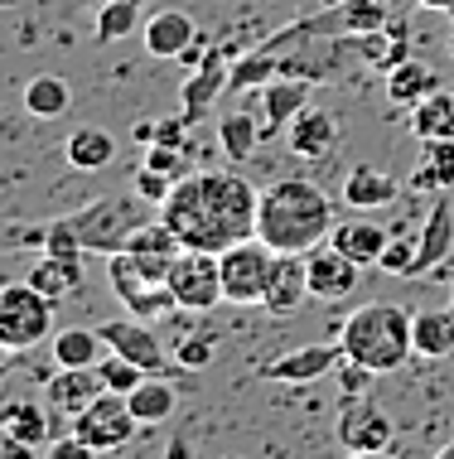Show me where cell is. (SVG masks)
<instances>
[{
  "label": "cell",
  "instance_id": "1",
  "mask_svg": "<svg viewBox=\"0 0 454 459\" xmlns=\"http://www.w3.org/2000/svg\"><path fill=\"white\" fill-rule=\"evenodd\" d=\"M256 204H261V194L237 169H193L175 184L159 218L184 242V252L223 256L227 247L256 238Z\"/></svg>",
  "mask_w": 454,
  "mask_h": 459
},
{
  "label": "cell",
  "instance_id": "2",
  "mask_svg": "<svg viewBox=\"0 0 454 459\" xmlns=\"http://www.w3.org/2000/svg\"><path fill=\"white\" fill-rule=\"evenodd\" d=\"M334 232V198L310 179H276L256 204V238L280 256H304Z\"/></svg>",
  "mask_w": 454,
  "mask_h": 459
},
{
  "label": "cell",
  "instance_id": "3",
  "mask_svg": "<svg viewBox=\"0 0 454 459\" xmlns=\"http://www.w3.org/2000/svg\"><path fill=\"white\" fill-rule=\"evenodd\" d=\"M411 319H415V315H407L401 305H387V300L358 305V309H353V315L338 325L343 358H348V363L373 368L377 377H382V372L407 368V358H415Z\"/></svg>",
  "mask_w": 454,
  "mask_h": 459
},
{
  "label": "cell",
  "instance_id": "4",
  "mask_svg": "<svg viewBox=\"0 0 454 459\" xmlns=\"http://www.w3.org/2000/svg\"><path fill=\"white\" fill-rule=\"evenodd\" d=\"M155 218H159V208L145 204V198L131 189V194H102V198H92L88 208H78V213H73V228H78V238H82L88 252L116 256V252H126L131 232H141L145 222H155Z\"/></svg>",
  "mask_w": 454,
  "mask_h": 459
},
{
  "label": "cell",
  "instance_id": "5",
  "mask_svg": "<svg viewBox=\"0 0 454 459\" xmlns=\"http://www.w3.org/2000/svg\"><path fill=\"white\" fill-rule=\"evenodd\" d=\"M54 329V300L34 290L30 281H5L0 285V343L10 353L39 349Z\"/></svg>",
  "mask_w": 454,
  "mask_h": 459
},
{
  "label": "cell",
  "instance_id": "6",
  "mask_svg": "<svg viewBox=\"0 0 454 459\" xmlns=\"http://www.w3.org/2000/svg\"><path fill=\"white\" fill-rule=\"evenodd\" d=\"M271 266L276 252L261 238L237 242L218 256V271H223V305H261L266 285H271Z\"/></svg>",
  "mask_w": 454,
  "mask_h": 459
},
{
  "label": "cell",
  "instance_id": "7",
  "mask_svg": "<svg viewBox=\"0 0 454 459\" xmlns=\"http://www.w3.org/2000/svg\"><path fill=\"white\" fill-rule=\"evenodd\" d=\"M107 285H112V295L126 305V315L150 319V325L179 309V305H175V290H169V281H150L126 252L107 256Z\"/></svg>",
  "mask_w": 454,
  "mask_h": 459
},
{
  "label": "cell",
  "instance_id": "8",
  "mask_svg": "<svg viewBox=\"0 0 454 459\" xmlns=\"http://www.w3.org/2000/svg\"><path fill=\"white\" fill-rule=\"evenodd\" d=\"M136 430H141V420H136V411H131V402L121 392H102L82 416H73V436H78L82 445H92L97 455L126 450V445L136 440Z\"/></svg>",
  "mask_w": 454,
  "mask_h": 459
},
{
  "label": "cell",
  "instance_id": "9",
  "mask_svg": "<svg viewBox=\"0 0 454 459\" xmlns=\"http://www.w3.org/2000/svg\"><path fill=\"white\" fill-rule=\"evenodd\" d=\"M102 329V343H107V353H121V358H131L136 368L145 372H155V377H169V372H179L175 363V353H165V343H159V333L150 319H136V315H126V319H107V325H97Z\"/></svg>",
  "mask_w": 454,
  "mask_h": 459
},
{
  "label": "cell",
  "instance_id": "10",
  "mask_svg": "<svg viewBox=\"0 0 454 459\" xmlns=\"http://www.w3.org/2000/svg\"><path fill=\"white\" fill-rule=\"evenodd\" d=\"M169 290L184 315H208L213 305H223V271H218L213 252H184L175 271H169Z\"/></svg>",
  "mask_w": 454,
  "mask_h": 459
},
{
  "label": "cell",
  "instance_id": "11",
  "mask_svg": "<svg viewBox=\"0 0 454 459\" xmlns=\"http://www.w3.org/2000/svg\"><path fill=\"white\" fill-rule=\"evenodd\" d=\"M338 445L348 450H391V416L367 396H343V411H338Z\"/></svg>",
  "mask_w": 454,
  "mask_h": 459
},
{
  "label": "cell",
  "instance_id": "12",
  "mask_svg": "<svg viewBox=\"0 0 454 459\" xmlns=\"http://www.w3.org/2000/svg\"><path fill=\"white\" fill-rule=\"evenodd\" d=\"M304 271H310V295L324 305L334 300H348L353 290H358V262L353 256H343L334 242H319L314 252H304Z\"/></svg>",
  "mask_w": 454,
  "mask_h": 459
},
{
  "label": "cell",
  "instance_id": "13",
  "mask_svg": "<svg viewBox=\"0 0 454 459\" xmlns=\"http://www.w3.org/2000/svg\"><path fill=\"white\" fill-rule=\"evenodd\" d=\"M343 363V343H304V349H290V353H280L271 358V363L261 368V377H271V382H290V387H304V382H319V377H329V372H338Z\"/></svg>",
  "mask_w": 454,
  "mask_h": 459
},
{
  "label": "cell",
  "instance_id": "14",
  "mask_svg": "<svg viewBox=\"0 0 454 459\" xmlns=\"http://www.w3.org/2000/svg\"><path fill=\"white\" fill-rule=\"evenodd\" d=\"M126 256H131V262H136L150 281H169V271H175V262L184 256V242L169 232L165 218H155V222H145L141 232H131Z\"/></svg>",
  "mask_w": 454,
  "mask_h": 459
},
{
  "label": "cell",
  "instance_id": "15",
  "mask_svg": "<svg viewBox=\"0 0 454 459\" xmlns=\"http://www.w3.org/2000/svg\"><path fill=\"white\" fill-rule=\"evenodd\" d=\"M286 145H290V155H300V160H329V155L338 151V121H334V111L304 107L300 117L286 126Z\"/></svg>",
  "mask_w": 454,
  "mask_h": 459
},
{
  "label": "cell",
  "instance_id": "16",
  "mask_svg": "<svg viewBox=\"0 0 454 459\" xmlns=\"http://www.w3.org/2000/svg\"><path fill=\"white\" fill-rule=\"evenodd\" d=\"M44 396H48V411L73 420L102 396V377H97V368H58L54 377L44 382Z\"/></svg>",
  "mask_w": 454,
  "mask_h": 459
},
{
  "label": "cell",
  "instance_id": "17",
  "mask_svg": "<svg viewBox=\"0 0 454 459\" xmlns=\"http://www.w3.org/2000/svg\"><path fill=\"white\" fill-rule=\"evenodd\" d=\"M304 300H314V295H310V271H304V256H280V252H276L271 285H266L261 309L280 319V315H296Z\"/></svg>",
  "mask_w": 454,
  "mask_h": 459
},
{
  "label": "cell",
  "instance_id": "18",
  "mask_svg": "<svg viewBox=\"0 0 454 459\" xmlns=\"http://www.w3.org/2000/svg\"><path fill=\"white\" fill-rule=\"evenodd\" d=\"M227 58H232V54H208L203 64L189 73V82H184V88H179V117L189 121V126H193V121L203 117L208 107H213V97L227 88V78H232Z\"/></svg>",
  "mask_w": 454,
  "mask_h": 459
},
{
  "label": "cell",
  "instance_id": "19",
  "mask_svg": "<svg viewBox=\"0 0 454 459\" xmlns=\"http://www.w3.org/2000/svg\"><path fill=\"white\" fill-rule=\"evenodd\" d=\"M401 194L397 175H387V169H373V165H358L343 175V204L353 208V213H377V208H391Z\"/></svg>",
  "mask_w": 454,
  "mask_h": 459
},
{
  "label": "cell",
  "instance_id": "20",
  "mask_svg": "<svg viewBox=\"0 0 454 459\" xmlns=\"http://www.w3.org/2000/svg\"><path fill=\"white\" fill-rule=\"evenodd\" d=\"M304 107H310V82H304V78L266 82V88H261V135H266V141L280 135V126H290Z\"/></svg>",
  "mask_w": 454,
  "mask_h": 459
},
{
  "label": "cell",
  "instance_id": "21",
  "mask_svg": "<svg viewBox=\"0 0 454 459\" xmlns=\"http://www.w3.org/2000/svg\"><path fill=\"white\" fill-rule=\"evenodd\" d=\"M193 39H199V24L189 10H155L145 20V54L150 58H179Z\"/></svg>",
  "mask_w": 454,
  "mask_h": 459
},
{
  "label": "cell",
  "instance_id": "22",
  "mask_svg": "<svg viewBox=\"0 0 454 459\" xmlns=\"http://www.w3.org/2000/svg\"><path fill=\"white\" fill-rule=\"evenodd\" d=\"M329 242H334L343 256H353L358 266H377L382 252L391 247V232L382 228V222H373V218H348V222H334Z\"/></svg>",
  "mask_w": 454,
  "mask_h": 459
},
{
  "label": "cell",
  "instance_id": "23",
  "mask_svg": "<svg viewBox=\"0 0 454 459\" xmlns=\"http://www.w3.org/2000/svg\"><path fill=\"white\" fill-rule=\"evenodd\" d=\"M450 247H454V208H450V198L440 194L435 208L421 222V252H415V262H411L407 276H425V271H435L450 256Z\"/></svg>",
  "mask_w": 454,
  "mask_h": 459
},
{
  "label": "cell",
  "instance_id": "24",
  "mask_svg": "<svg viewBox=\"0 0 454 459\" xmlns=\"http://www.w3.org/2000/svg\"><path fill=\"white\" fill-rule=\"evenodd\" d=\"M34 285V290H44L54 305L73 300V295L82 290V281H88V271H82V262H68V256H39V262L30 266V276H24Z\"/></svg>",
  "mask_w": 454,
  "mask_h": 459
},
{
  "label": "cell",
  "instance_id": "25",
  "mask_svg": "<svg viewBox=\"0 0 454 459\" xmlns=\"http://www.w3.org/2000/svg\"><path fill=\"white\" fill-rule=\"evenodd\" d=\"M64 155H68L73 169H82V175H97V169H107V165L116 160V135L102 131V126H78V131L68 135Z\"/></svg>",
  "mask_w": 454,
  "mask_h": 459
},
{
  "label": "cell",
  "instance_id": "26",
  "mask_svg": "<svg viewBox=\"0 0 454 459\" xmlns=\"http://www.w3.org/2000/svg\"><path fill=\"white\" fill-rule=\"evenodd\" d=\"M411 135L415 141H454V92L435 88L431 97L411 107Z\"/></svg>",
  "mask_w": 454,
  "mask_h": 459
},
{
  "label": "cell",
  "instance_id": "27",
  "mask_svg": "<svg viewBox=\"0 0 454 459\" xmlns=\"http://www.w3.org/2000/svg\"><path fill=\"white\" fill-rule=\"evenodd\" d=\"M107 358V343H102V329H58L54 333V363L58 368H97Z\"/></svg>",
  "mask_w": 454,
  "mask_h": 459
},
{
  "label": "cell",
  "instance_id": "28",
  "mask_svg": "<svg viewBox=\"0 0 454 459\" xmlns=\"http://www.w3.org/2000/svg\"><path fill=\"white\" fill-rule=\"evenodd\" d=\"M126 402H131V411H136L141 426H165V420L175 416V406H179V392L169 387V377H155V372H150V377H145Z\"/></svg>",
  "mask_w": 454,
  "mask_h": 459
},
{
  "label": "cell",
  "instance_id": "29",
  "mask_svg": "<svg viewBox=\"0 0 454 459\" xmlns=\"http://www.w3.org/2000/svg\"><path fill=\"white\" fill-rule=\"evenodd\" d=\"M411 339L421 358H450L454 353V315L450 309H421L411 319Z\"/></svg>",
  "mask_w": 454,
  "mask_h": 459
},
{
  "label": "cell",
  "instance_id": "30",
  "mask_svg": "<svg viewBox=\"0 0 454 459\" xmlns=\"http://www.w3.org/2000/svg\"><path fill=\"white\" fill-rule=\"evenodd\" d=\"M0 436L20 445H48V416L34 402H5L0 406Z\"/></svg>",
  "mask_w": 454,
  "mask_h": 459
},
{
  "label": "cell",
  "instance_id": "31",
  "mask_svg": "<svg viewBox=\"0 0 454 459\" xmlns=\"http://www.w3.org/2000/svg\"><path fill=\"white\" fill-rule=\"evenodd\" d=\"M435 88H440V78L425 64H415V58L397 64V68H391V78H387V97H391V102H401V107H415L421 97H431Z\"/></svg>",
  "mask_w": 454,
  "mask_h": 459
},
{
  "label": "cell",
  "instance_id": "32",
  "mask_svg": "<svg viewBox=\"0 0 454 459\" xmlns=\"http://www.w3.org/2000/svg\"><path fill=\"white\" fill-rule=\"evenodd\" d=\"M73 107V88L64 78H54V73H44V78H34L30 88H24V111L39 121H54L64 117V111Z\"/></svg>",
  "mask_w": 454,
  "mask_h": 459
},
{
  "label": "cell",
  "instance_id": "33",
  "mask_svg": "<svg viewBox=\"0 0 454 459\" xmlns=\"http://www.w3.org/2000/svg\"><path fill=\"white\" fill-rule=\"evenodd\" d=\"M218 141H223L227 160H237V165H242V160H247L266 135H261V121H256V117H247V111H227V117L218 121Z\"/></svg>",
  "mask_w": 454,
  "mask_h": 459
},
{
  "label": "cell",
  "instance_id": "34",
  "mask_svg": "<svg viewBox=\"0 0 454 459\" xmlns=\"http://www.w3.org/2000/svg\"><path fill=\"white\" fill-rule=\"evenodd\" d=\"M415 189H454V141H425Z\"/></svg>",
  "mask_w": 454,
  "mask_h": 459
},
{
  "label": "cell",
  "instance_id": "35",
  "mask_svg": "<svg viewBox=\"0 0 454 459\" xmlns=\"http://www.w3.org/2000/svg\"><path fill=\"white\" fill-rule=\"evenodd\" d=\"M276 73H280V58H276V48L266 44V48H256V54L232 64L227 88H266V82H276Z\"/></svg>",
  "mask_w": 454,
  "mask_h": 459
},
{
  "label": "cell",
  "instance_id": "36",
  "mask_svg": "<svg viewBox=\"0 0 454 459\" xmlns=\"http://www.w3.org/2000/svg\"><path fill=\"white\" fill-rule=\"evenodd\" d=\"M141 20V0H107L102 5V20H97V44H116L136 30Z\"/></svg>",
  "mask_w": 454,
  "mask_h": 459
},
{
  "label": "cell",
  "instance_id": "37",
  "mask_svg": "<svg viewBox=\"0 0 454 459\" xmlns=\"http://www.w3.org/2000/svg\"><path fill=\"white\" fill-rule=\"evenodd\" d=\"M97 377H102V392H121V396H131L145 377H150V372L136 368L131 358H121V353H107L102 363H97Z\"/></svg>",
  "mask_w": 454,
  "mask_h": 459
},
{
  "label": "cell",
  "instance_id": "38",
  "mask_svg": "<svg viewBox=\"0 0 454 459\" xmlns=\"http://www.w3.org/2000/svg\"><path fill=\"white\" fill-rule=\"evenodd\" d=\"M169 353H175L179 372H203L218 358V333H179Z\"/></svg>",
  "mask_w": 454,
  "mask_h": 459
},
{
  "label": "cell",
  "instance_id": "39",
  "mask_svg": "<svg viewBox=\"0 0 454 459\" xmlns=\"http://www.w3.org/2000/svg\"><path fill=\"white\" fill-rule=\"evenodd\" d=\"M338 24L348 34H382L391 20H387L382 0H348V5L338 10Z\"/></svg>",
  "mask_w": 454,
  "mask_h": 459
},
{
  "label": "cell",
  "instance_id": "40",
  "mask_svg": "<svg viewBox=\"0 0 454 459\" xmlns=\"http://www.w3.org/2000/svg\"><path fill=\"white\" fill-rule=\"evenodd\" d=\"M44 252L48 256H68V262H82L88 256V247H82L78 228H73V218H58L44 228Z\"/></svg>",
  "mask_w": 454,
  "mask_h": 459
},
{
  "label": "cell",
  "instance_id": "41",
  "mask_svg": "<svg viewBox=\"0 0 454 459\" xmlns=\"http://www.w3.org/2000/svg\"><path fill=\"white\" fill-rule=\"evenodd\" d=\"M415 252H421V232H397V238H391V247L382 252V266L387 276H407L411 271V262H415Z\"/></svg>",
  "mask_w": 454,
  "mask_h": 459
},
{
  "label": "cell",
  "instance_id": "42",
  "mask_svg": "<svg viewBox=\"0 0 454 459\" xmlns=\"http://www.w3.org/2000/svg\"><path fill=\"white\" fill-rule=\"evenodd\" d=\"M145 165L159 169V175H169V179H184V175H193L189 169V160H184V145H145Z\"/></svg>",
  "mask_w": 454,
  "mask_h": 459
},
{
  "label": "cell",
  "instance_id": "43",
  "mask_svg": "<svg viewBox=\"0 0 454 459\" xmlns=\"http://www.w3.org/2000/svg\"><path fill=\"white\" fill-rule=\"evenodd\" d=\"M175 184H179V179L159 175V169H150V165L136 169V194L145 198V204H155V208H165V198L175 194Z\"/></svg>",
  "mask_w": 454,
  "mask_h": 459
},
{
  "label": "cell",
  "instance_id": "44",
  "mask_svg": "<svg viewBox=\"0 0 454 459\" xmlns=\"http://www.w3.org/2000/svg\"><path fill=\"white\" fill-rule=\"evenodd\" d=\"M373 377H377V372H373V368H363V363H348V358L338 363V387H343V396H363Z\"/></svg>",
  "mask_w": 454,
  "mask_h": 459
},
{
  "label": "cell",
  "instance_id": "45",
  "mask_svg": "<svg viewBox=\"0 0 454 459\" xmlns=\"http://www.w3.org/2000/svg\"><path fill=\"white\" fill-rule=\"evenodd\" d=\"M44 459H97V450H92V445H82L78 436H58V440H48Z\"/></svg>",
  "mask_w": 454,
  "mask_h": 459
},
{
  "label": "cell",
  "instance_id": "46",
  "mask_svg": "<svg viewBox=\"0 0 454 459\" xmlns=\"http://www.w3.org/2000/svg\"><path fill=\"white\" fill-rule=\"evenodd\" d=\"M0 459H39V455H34V445H20V440L0 436Z\"/></svg>",
  "mask_w": 454,
  "mask_h": 459
},
{
  "label": "cell",
  "instance_id": "47",
  "mask_svg": "<svg viewBox=\"0 0 454 459\" xmlns=\"http://www.w3.org/2000/svg\"><path fill=\"white\" fill-rule=\"evenodd\" d=\"M131 135H136V141H141V145H155V121H141V126H136V131H131Z\"/></svg>",
  "mask_w": 454,
  "mask_h": 459
},
{
  "label": "cell",
  "instance_id": "48",
  "mask_svg": "<svg viewBox=\"0 0 454 459\" xmlns=\"http://www.w3.org/2000/svg\"><path fill=\"white\" fill-rule=\"evenodd\" d=\"M343 459H397V455H391V450H348Z\"/></svg>",
  "mask_w": 454,
  "mask_h": 459
},
{
  "label": "cell",
  "instance_id": "49",
  "mask_svg": "<svg viewBox=\"0 0 454 459\" xmlns=\"http://www.w3.org/2000/svg\"><path fill=\"white\" fill-rule=\"evenodd\" d=\"M169 459H189V440H175V445H169Z\"/></svg>",
  "mask_w": 454,
  "mask_h": 459
},
{
  "label": "cell",
  "instance_id": "50",
  "mask_svg": "<svg viewBox=\"0 0 454 459\" xmlns=\"http://www.w3.org/2000/svg\"><path fill=\"white\" fill-rule=\"evenodd\" d=\"M425 10H454V0H421Z\"/></svg>",
  "mask_w": 454,
  "mask_h": 459
},
{
  "label": "cell",
  "instance_id": "51",
  "mask_svg": "<svg viewBox=\"0 0 454 459\" xmlns=\"http://www.w3.org/2000/svg\"><path fill=\"white\" fill-rule=\"evenodd\" d=\"M5 372H10V349L0 343V377H5Z\"/></svg>",
  "mask_w": 454,
  "mask_h": 459
},
{
  "label": "cell",
  "instance_id": "52",
  "mask_svg": "<svg viewBox=\"0 0 454 459\" xmlns=\"http://www.w3.org/2000/svg\"><path fill=\"white\" fill-rule=\"evenodd\" d=\"M435 459H454V440H450V445H440V450H435Z\"/></svg>",
  "mask_w": 454,
  "mask_h": 459
},
{
  "label": "cell",
  "instance_id": "53",
  "mask_svg": "<svg viewBox=\"0 0 454 459\" xmlns=\"http://www.w3.org/2000/svg\"><path fill=\"white\" fill-rule=\"evenodd\" d=\"M10 5H15V0H0V10H10Z\"/></svg>",
  "mask_w": 454,
  "mask_h": 459
},
{
  "label": "cell",
  "instance_id": "54",
  "mask_svg": "<svg viewBox=\"0 0 454 459\" xmlns=\"http://www.w3.org/2000/svg\"><path fill=\"white\" fill-rule=\"evenodd\" d=\"M450 315H454V290H450Z\"/></svg>",
  "mask_w": 454,
  "mask_h": 459
},
{
  "label": "cell",
  "instance_id": "55",
  "mask_svg": "<svg viewBox=\"0 0 454 459\" xmlns=\"http://www.w3.org/2000/svg\"><path fill=\"white\" fill-rule=\"evenodd\" d=\"M227 459H242V455H227Z\"/></svg>",
  "mask_w": 454,
  "mask_h": 459
},
{
  "label": "cell",
  "instance_id": "56",
  "mask_svg": "<svg viewBox=\"0 0 454 459\" xmlns=\"http://www.w3.org/2000/svg\"><path fill=\"white\" fill-rule=\"evenodd\" d=\"M0 247H5V238H0Z\"/></svg>",
  "mask_w": 454,
  "mask_h": 459
}]
</instances>
